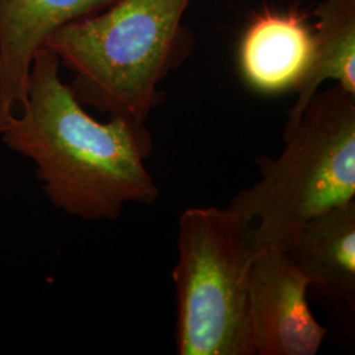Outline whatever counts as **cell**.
Wrapping results in <instances>:
<instances>
[{"label":"cell","instance_id":"4","mask_svg":"<svg viewBox=\"0 0 355 355\" xmlns=\"http://www.w3.org/2000/svg\"><path fill=\"white\" fill-rule=\"evenodd\" d=\"M252 225L228 208H189L179 218V355H254L249 304Z\"/></svg>","mask_w":355,"mask_h":355},{"label":"cell","instance_id":"5","mask_svg":"<svg viewBox=\"0 0 355 355\" xmlns=\"http://www.w3.org/2000/svg\"><path fill=\"white\" fill-rule=\"evenodd\" d=\"M249 304L255 354H318L328 328L313 316L308 282L284 250L275 246L254 250Z\"/></svg>","mask_w":355,"mask_h":355},{"label":"cell","instance_id":"6","mask_svg":"<svg viewBox=\"0 0 355 355\" xmlns=\"http://www.w3.org/2000/svg\"><path fill=\"white\" fill-rule=\"evenodd\" d=\"M116 0H0V130L26 101L33 58L60 28Z\"/></svg>","mask_w":355,"mask_h":355},{"label":"cell","instance_id":"1","mask_svg":"<svg viewBox=\"0 0 355 355\" xmlns=\"http://www.w3.org/2000/svg\"><path fill=\"white\" fill-rule=\"evenodd\" d=\"M48 48L36 53L26 101L0 130L12 152L32 159L51 203L83 220H114L125 204H152L159 190L145 166L152 135L145 121L110 116L101 123L78 102Z\"/></svg>","mask_w":355,"mask_h":355},{"label":"cell","instance_id":"3","mask_svg":"<svg viewBox=\"0 0 355 355\" xmlns=\"http://www.w3.org/2000/svg\"><path fill=\"white\" fill-rule=\"evenodd\" d=\"M284 142L277 158H258L261 179L227 207L252 225L254 250H286L308 221L355 202V95L318 91Z\"/></svg>","mask_w":355,"mask_h":355},{"label":"cell","instance_id":"8","mask_svg":"<svg viewBox=\"0 0 355 355\" xmlns=\"http://www.w3.org/2000/svg\"><path fill=\"white\" fill-rule=\"evenodd\" d=\"M313 29L297 11L255 16L242 36L239 64L248 86L262 94L293 89L311 58Z\"/></svg>","mask_w":355,"mask_h":355},{"label":"cell","instance_id":"9","mask_svg":"<svg viewBox=\"0 0 355 355\" xmlns=\"http://www.w3.org/2000/svg\"><path fill=\"white\" fill-rule=\"evenodd\" d=\"M313 16L318 23L312 53L293 87L296 101L288 112L284 140L295 132L305 107L324 82L333 80L355 95V0H324L315 8Z\"/></svg>","mask_w":355,"mask_h":355},{"label":"cell","instance_id":"2","mask_svg":"<svg viewBox=\"0 0 355 355\" xmlns=\"http://www.w3.org/2000/svg\"><path fill=\"white\" fill-rule=\"evenodd\" d=\"M191 0H116L60 28L46 41L74 73L78 102L108 116L146 121L164 102L158 85L193 46L182 24Z\"/></svg>","mask_w":355,"mask_h":355},{"label":"cell","instance_id":"7","mask_svg":"<svg viewBox=\"0 0 355 355\" xmlns=\"http://www.w3.org/2000/svg\"><path fill=\"white\" fill-rule=\"evenodd\" d=\"M284 252L308 282V295L354 311L355 202L308 221Z\"/></svg>","mask_w":355,"mask_h":355}]
</instances>
